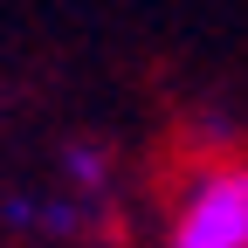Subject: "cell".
I'll return each mask as SVG.
<instances>
[{
	"label": "cell",
	"mask_w": 248,
	"mask_h": 248,
	"mask_svg": "<svg viewBox=\"0 0 248 248\" xmlns=\"http://www.w3.org/2000/svg\"><path fill=\"white\" fill-rule=\"evenodd\" d=\"M172 248H248V166H221L193 186Z\"/></svg>",
	"instance_id": "6da1fadb"
},
{
	"label": "cell",
	"mask_w": 248,
	"mask_h": 248,
	"mask_svg": "<svg viewBox=\"0 0 248 248\" xmlns=\"http://www.w3.org/2000/svg\"><path fill=\"white\" fill-rule=\"evenodd\" d=\"M62 166H69V179H83V186H97V179H104V152H90V145H76V152H69V159H62Z\"/></svg>",
	"instance_id": "7a4b0ae2"
},
{
	"label": "cell",
	"mask_w": 248,
	"mask_h": 248,
	"mask_svg": "<svg viewBox=\"0 0 248 248\" xmlns=\"http://www.w3.org/2000/svg\"><path fill=\"white\" fill-rule=\"evenodd\" d=\"M42 228H48V234H76V228H83V214H76L69 200H55V207H42Z\"/></svg>",
	"instance_id": "3957f363"
}]
</instances>
